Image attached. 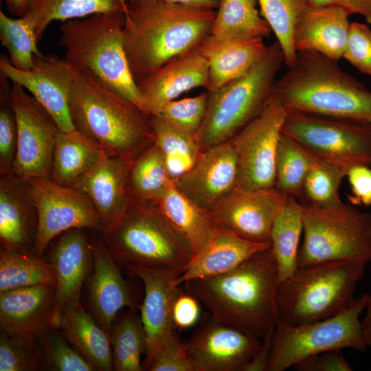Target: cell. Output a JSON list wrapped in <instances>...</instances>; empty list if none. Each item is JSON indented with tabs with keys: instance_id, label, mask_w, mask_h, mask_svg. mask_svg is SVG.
Listing matches in <instances>:
<instances>
[{
	"instance_id": "1",
	"label": "cell",
	"mask_w": 371,
	"mask_h": 371,
	"mask_svg": "<svg viewBox=\"0 0 371 371\" xmlns=\"http://www.w3.org/2000/svg\"><path fill=\"white\" fill-rule=\"evenodd\" d=\"M216 10L183 3L127 4L123 44L137 87L162 66L198 47L210 34Z\"/></svg>"
},
{
	"instance_id": "2",
	"label": "cell",
	"mask_w": 371,
	"mask_h": 371,
	"mask_svg": "<svg viewBox=\"0 0 371 371\" xmlns=\"http://www.w3.org/2000/svg\"><path fill=\"white\" fill-rule=\"evenodd\" d=\"M278 267L271 247L221 275L190 280L183 290L221 322L263 339L278 321Z\"/></svg>"
},
{
	"instance_id": "3",
	"label": "cell",
	"mask_w": 371,
	"mask_h": 371,
	"mask_svg": "<svg viewBox=\"0 0 371 371\" xmlns=\"http://www.w3.org/2000/svg\"><path fill=\"white\" fill-rule=\"evenodd\" d=\"M69 106L76 130L109 156L131 164L155 142L150 117L87 71L78 69Z\"/></svg>"
},
{
	"instance_id": "4",
	"label": "cell",
	"mask_w": 371,
	"mask_h": 371,
	"mask_svg": "<svg viewBox=\"0 0 371 371\" xmlns=\"http://www.w3.org/2000/svg\"><path fill=\"white\" fill-rule=\"evenodd\" d=\"M337 61L312 50L297 52L293 65L276 79L274 95L286 111L371 124V91Z\"/></svg>"
},
{
	"instance_id": "5",
	"label": "cell",
	"mask_w": 371,
	"mask_h": 371,
	"mask_svg": "<svg viewBox=\"0 0 371 371\" xmlns=\"http://www.w3.org/2000/svg\"><path fill=\"white\" fill-rule=\"evenodd\" d=\"M124 12L115 11L65 21L60 26L59 45L74 67L90 72L143 111L124 49Z\"/></svg>"
},
{
	"instance_id": "6",
	"label": "cell",
	"mask_w": 371,
	"mask_h": 371,
	"mask_svg": "<svg viewBox=\"0 0 371 371\" xmlns=\"http://www.w3.org/2000/svg\"><path fill=\"white\" fill-rule=\"evenodd\" d=\"M119 265L183 269L194 256L189 240L157 206L129 202L120 218L102 233Z\"/></svg>"
},
{
	"instance_id": "7",
	"label": "cell",
	"mask_w": 371,
	"mask_h": 371,
	"mask_svg": "<svg viewBox=\"0 0 371 371\" xmlns=\"http://www.w3.org/2000/svg\"><path fill=\"white\" fill-rule=\"evenodd\" d=\"M367 262L332 261L298 267L281 282L277 294L279 320L291 325L328 319L352 304Z\"/></svg>"
},
{
	"instance_id": "8",
	"label": "cell",
	"mask_w": 371,
	"mask_h": 371,
	"mask_svg": "<svg viewBox=\"0 0 371 371\" xmlns=\"http://www.w3.org/2000/svg\"><path fill=\"white\" fill-rule=\"evenodd\" d=\"M284 56L276 41L244 76L208 92L206 114L198 134L201 152L231 139L256 118L273 94Z\"/></svg>"
},
{
	"instance_id": "9",
	"label": "cell",
	"mask_w": 371,
	"mask_h": 371,
	"mask_svg": "<svg viewBox=\"0 0 371 371\" xmlns=\"http://www.w3.org/2000/svg\"><path fill=\"white\" fill-rule=\"evenodd\" d=\"M300 205L304 238L298 267L332 261L371 262L370 213L344 202L322 207Z\"/></svg>"
},
{
	"instance_id": "10",
	"label": "cell",
	"mask_w": 371,
	"mask_h": 371,
	"mask_svg": "<svg viewBox=\"0 0 371 371\" xmlns=\"http://www.w3.org/2000/svg\"><path fill=\"white\" fill-rule=\"evenodd\" d=\"M368 295L362 294L347 309L326 319L298 325L278 319L272 335L267 371H284L308 357L327 350H365L359 317Z\"/></svg>"
},
{
	"instance_id": "11",
	"label": "cell",
	"mask_w": 371,
	"mask_h": 371,
	"mask_svg": "<svg viewBox=\"0 0 371 371\" xmlns=\"http://www.w3.org/2000/svg\"><path fill=\"white\" fill-rule=\"evenodd\" d=\"M281 132L317 161L346 172L371 165V124L335 117L286 111Z\"/></svg>"
},
{
	"instance_id": "12",
	"label": "cell",
	"mask_w": 371,
	"mask_h": 371,
	"mask_svg": "<svg viewBox=\"0 0 371 371\" xmlns=\"http://www.w3.org/2000/svg\"><path fill=\"white\" fill-rule=\"evenodd\" d=\"M24 182L37 214L35 254L42 256L54 238L69 229L102 232L100 218L85 194L49 178H34Z\"/></svg>"
},
{
	"instance_id": "13",
	"label": "cell",
	"mask_w": 371,
	"mask_h": 371,
	"mask_svg": "<svg viewBox=\"0 0 371 371\" xmlns=\"http://www.w3.org/2000/svg\"><path fill=\"white\" fill-rule=\"evenodd\" d=\"M286 114L273 94L260 113L231 139L238 157L236 187L258 190L275 186L277 149Z\"/></svg>"
},
{
	"instance_id": "14",
	"label": "cell",
	"mask_w": 371,
	"mask_h": 371,
	"mask_svg": "<svg viewBox=\"0 0 371 371\" xmlns=\"http://www.w3.org/2000/svg\"><path fill=\"white\" fill-rule=\"evenodd\" d=\"M11 105L18 133L12 173L23 181L49 178L57 133L48 111L20 85L12 82Z\"/></svg>"
},
{
	"instance_id": "15",
	"label": "cell",
	"mask_w": 371,
	"mask_h": 371,
	"mask_svg": "<svg viewBox=\"0 0 371 371\" xmlns=\"http://www.w3.org/2000/svg\"><path fill=\"white\" fill-rule=\"evenodd\" d=\"M0 71L28 91L54 119L60 131L76 130L69 111V94L78 69L65 58L56 54L34 56L33 67L20 70L3 55Z\"/></svg>"
},
{
	"instance_id": "16",
	"label": "cell",
	"mask_w": 371,
	"mask_h": 371,
	"mask_svg": "<svg viewBox=\"0 0 371 371\" xmlns=\"http://www.w3.org/2000/svg\"><path fill=\"white\" fill-rule=\"evenodd\" d=\"M261 343L207 312L183 345L196 371H241Z\"/></svg>"
},
{
	"instance_id": "17",
	"label": "cell",
	"mask_w": 371,
	"mask_h": 371,
	"mask_svg": "<svg viewBox=\"0 0 371 371\" xmlns=\"http://www.w3.org/2000/svg\"><path fill=\"white\" fill-rule=\"evenodd\" d=\"M287 199L274 187L258 190L235 187L210 212L216 225L248 240L271 245L273 222Z\"/></svg>"
},
{
	"instance_id": "18",
	"label": "cell",
	"mask_w": 371,
	"mask_h": 371,
	"mask_svg": "<svg viewBox=\"0 0 371 371\" xmlns=\"http://www.w3.org/2000/svg\"><path fill=\"white\" fill-rule=\"evenodd\" d=\"M128 274L139 279L144 288V299L139 306L146 335V350L144 368L167 339L175 334L172 319L175 301L183 290L174 284L182 269H161L129 267Z\"/></svg>"
},
{
	"instance_id": "19",
	"label": "cell",
	"mask_w": 371,
	"mask_h": 371,
	"mask_svg": "<svg viewBox=\"0 0 371 371\" xmlns=\"http://www.w3.org/2000/svg\"><path fill=\"white\" fill-rule=\"evenodd\" d=\"M238 157L231 139L202 151L192 166L173 180L177 189L211 212L236 185Z\"/></svg>"
},
{
	"instance_id": "20",
	"label": "cell",
	"mask_w": 371,
	"mask_h": 371,
	"mask_svg": "<svg viewBox=\"0 0 371 371\" xmlns=\"http://www.w3.org/2000/svg\"><path fill=\"white\" fill-rule=\"evenodd\" d=\"M91 244L93 265L85 282L87 304L91 315L110 334L120 312L124 308L137 310L140 304L102 239Z\"/></svg>"
},
{
	"instance_id": "21",
	"label": "cell",
	"mask_w": 371,
	"mask_h": 371,
	"mask_svg": "<svg viewBox=\"0 0 371 371\" xmlns=\"http://www.w3.org/2000/svg\"><path fill=\"white\" fill-rule=\"evenodd\" d=\"M56 285L38 284L0 292V327L31 348L52 326Z\"/></svg>"
},
{
	"instance_id": "22",
	"label": "cell",
	"mask_w": 371,
	"mask_h": 371,
	"mask_svg": "<svg viewBox=\"0 0 371 371\" xmlns=\"http://www.w3.org/2000/svg\"><path fill=\"white\" fill-rule=\"evenodd\" d=\"M199 46L168 62L137 85L147 115L156 114L184 92L206 88L208 63Z\"/></svg>"
},
{
	"instance_id": "23",
	"label": "cell",
	"mask_w": 371,
	"mask_h": 371,
	"mask_svg": "<svg viewBox=\"0 0 371 371\" xmlns=\"http://www.w3.org/2000/svg\"><path fill=\"white\" fill-rule=\"evenodd\" d=\"M130 164L103 150L96 164L71 188L87 196L102 223L101 233L113 226L129 204L127 177Z\"/></svg>"
},
{
	"instance_id": "24",
	"label": "cell",
	"mask_w": 371,
	"mask_h": 371,
	"mask_svg": "<svg viewBox=\"0 0 371 371\" xmlns=\"http://www.w3.org/2000/svg\"><path fill=\"white\" fill-rule=\"evenodd\" d=\"M48 262L56 273L54 309L80 300L83 285L93 265L91 242L84 229H72L61 234L52 248Z\"/></svg>"
},
{
	"instance_id": "25",
	"label": "cell",
	"mask_w": 371,
	"mask_h": 371,
	"mask_svg": "<svg viewBox=\"0 0 371 371\" xmlns=\"http://www.w3.org/2000/svg\"><path fill=\"white\" fill-rule=\"evenodd\" d=\"M37 214L25 183L12 172L0 179L1 249L34 253Z\"/></svg>"
},
{
	"instance_id": "26",
	"label": "cell",
	"mask_w": 371,
	"mask_h": 371,
	"mask_svg": "<svg viewBox=\"0 0 371 371\" xmlns=\"http://www.w3.org/2000/svg\"><path fill=\"white\" fill-rule=\"evenodd\" d=\"M270 247L271 245L248 240L216 225L208 243L193 256L174 280V284L180 286L190 280L221 275Z\"/></svg>"
},
{
	"instance_id": "27",
	"label": "cell",
	"mask_w": 371,
	"mask_h": 371,
	"mask_svg": "<svg viewBox=\"0 0 371 371\" xmlns=\"http://www.w3.org/2000/svg\"><path fill=\"white\" fill-rule=\"evenodd\" d=\"M199 49L208 63L206 89L213 91L247 74L268 46L262 38L216 39L208 35Z\"/></svg>"
},
{
	"instance_id": "28",
	"label": "cell",
	"mask_w": 371,
	"mask_h": 371,
	"mask_svg": "<svg viewBox=\"0 0 371 371\" xmlns=\"http://www.w3.org/2000/svg\"><path fill=\"white\" fill-rule=\"evenodd\" d=\"M349 15L335 5L311 7L295 26L296 52L312 50L337 60L343 58L351 23Z\"/></svg>"
},
{
	"instance_id": "29",
	"label": "cell",
	"mask_w": 371,
	"mask_h": 371,
	"mask_svg": "<svg viewBox=\"0 0 371 371\" xmlns=\"http://www.w3.org/2000/svg\"><path fill=\"white\" fill-rule=\"evenodd\" d=\"M58 328L97 370H113L110 334L85 311L80 300L67 302L61 307Z\"/></svg>"
},
{
	"instance_id": "30",
	"label": "cell",
	"mask_w": 371,
	"mask_h": 371,
	"mask_svg": "<svg viewBox=\"0 0 371 371\" xmlns=\"http://www.w3.org/2000/svg\"><path fill=\"white\" fill-rule=\"evenodd\" d=\"M103 148L77 130L56 134L49 179L71 187L98 161Z\"/></svg>"
},
{
	"instance_id": "31",
	"label": "cell",
	"mask_w": 371,
	"mask_h": 371,
	"mask_svg": "<svg viewBox=\"0 0 371 371\" xmlns=\"http://www.w3.org/2000/svg\"><path fill=\"white\" fill-rule=\"evenodd\" d=\"M158 207L189 240L194 256L206 245L216 226L211 212L179 192L172 179Z\"/></svg>"
},
{
	"instance_id": "32",
	"label": "cell",
	"mask_w": 371,
	"mask_h": 371,
	"mask_svg": "<svg viewBox=\"0 0 371 371\" xmlns=\"http://www.w3.org/2000/svg\"><path fill=\"white\" fill-rule=\"evenodd\" d=\"M171 180L164 157L153 144L130 164L127 177L129 201L158 207Z\"/></svg>"
},
{
	"instance_id": "33",
	"label": "cell",
	"mask_w": 371,
	"mask_h": 371,
	"mask_svg": "<svg viewBox=\"0 0 371 371\" xmlns=\"http://www.w3.org/2000/svg\"><path fill=\"white\" fill-rule=\"evenodd\" d=\"M257 0H220L209 36L216 39L269 37L272 32Z\"/></svg>"
},
{
	"instance_id": "34",
	"label": "cell",
	"mask_w": 371,
	"mask_h": 371,
	"mask_svg": "<svg viewBox=\"0 0 371 371\" xmlns=\"http://www.w3.org/2000/svg\"><path fill=\"white\" fill-rule=\"evenodd\" d=\"M127 11L122 0H28L25 16L35 27L38 42L49 24L67 21L99 12Z\"/></svg>"
},
{
	"instance_id": "35",
	"label": "cell",
	"mask_w": 371,
	"mask_h": 371,
	"mask_svg": "<svg viewBox=\"0 0 371 371\" xmlns=\"http://www.w3.org/2000/svg\"><path fill=\"white\" fill-rule=\"evenodd\" d=\"M302 232L301 205L297 200L288 198L273 222L270 235L280 283L298 268V245Z\"/></svg>"
},
{
	"instance_id": "36",
	"label": "cell",
	"mask_w": 371,
	"mask_h": 371,
	"mask_svg": "<svg viewBox=\"0 0 371 371\" xmlns=\"http://www.w3.org/2000/svg\"><path fill=\"white\" fill-rule=\"evenodd\" d=\"M155 137L172 179L188 170L201 153L197 137L181 130L157 115L150 116Z\"/></svg>"
},
{
	"instance_id": "37",
	"label": "cell",
	"mask_w": 371,
	"mask_h": 371,
	"mask_svg": "<svg viewBox=\"0 0 371 371\" xmlns=\"http://www.w3.org/2000/svg\"><path fill=\"white\" fill-rule=\"evenodd\" d=\"M113 370L142 371L141 358L146 354V335L137 310L120 312L110 332Z\"/></svg>"
},
{
	"instance_id": "38",
	"label": "cell",
	"mask_w": 371,
	"mask_h": 371,
	"mask_svg": "<svg viewBox=\"0 0 371 371\" xmlns=\"http://www.w3.org/2000/svg\"><path fill=\"white\" fill-rule=\"evenodd\" d=\"M53 265L34 253L1 249L0 292L38 284L56 285Z\"/></svg>"
},
{
	"instance_id": "39",
	"label": "cell",
	"mask_w": 371,
	"mask_h": 371,
	"mask_svg": "<svg viewBox=\"0 0 371 371\" xmlns=\"http://www.w3.org/2000/svg\"><path fill=\"white\" fill-rule=\"evenodd\" d=\"M317 160L290 137L281 132L276 155L274 188L299 203L308 172Z\"/></svg>"
},
{
	"instance_id": "40",
	"label": "cell",
	"mask_w": 371,
	"mask_h": 371,
	"mask_svg": "<svg viewBox=\"0 0 371 371\" xmlns=\"http://www.w3.org/2000/svg\"><path fill=\"white\" fill-rule=\"evenodd\" d=\"M261 16L269 23L281 46L284 63L290 67L296 59L293 44L296 25L311 8L310 0H257Z\"/></svg>"
},
{
	"instance_id": "41",
	"label": "cell",
	"mask_w": 371,
	"mask_h": 371,
	"mask_svg": "<svg viewBox=\"0 0 371 371\" xmlns=\"http://www.w3.org/2000/svg\"><path fill=\"white\" fill-rule=\"evenodd\" d=\"M0 39L8 52L11 65L18 69H31L34 56L43 55L37 47L35 27L25 16L10 18L1 10Z\"/></svg>"
},
{
	"instance_id": "42",
	"label": "cell",
	"mask_w": 371,
	"mask_h": 371,
	"mask_svg": "<svg viewBox=\"0 0 371 371\" xmlns=\"http://www.w3.org/2000/svg\"><path fill=\"white\" fill-rule=\"evenodd\" d=\"M346 175V171L334 165L317 161L306 176L300 203L318 207L341 203L339 190Z\"/></svg>"
},
{
	"instance_id": "43",
	"label": "cell",
	"mask_w": 371,
	"mask_h": 371,
	"mask_svg": "<svg viewBox=\"0 0 371 371\" xmlns=\"http://www.w3.org/2000/svg\"><path fill=\"white\" fill-rule=\"evenodd\" d=\"M59 328L49 327L41 336L43 367L53 371H95V367L69 343Z\"/></svg>"
},
{
	"instance_id": "44",
	"label": "cell",
	"mask_w": 371,
	"mask_h": 371,
	"mask_svg": "<svg viewBox=\"0 0 371 371\" xmlns=\"http://www.w3.org/2000/svg\"><path fill=\"white\" fill-rule=\"evenodd\" d=\"M208 92L191 98L172 100L156 114L185 131L197 137L203 122L207 106Z\"/></svg>"
},
{
	"instance_id": "45",
	"label": "cell",
	"mask_w": 371,
	"mask_h": 371,
	"mask_svg": "<svg viewBox=\"0 0 371 371\" xmlns=\"http://www.w3.org/2000/svg\"><path fill=\"white\" fill-rule=\"evenodd\" d=\"M8 78L1 74L0 109V174L12 171L15 160L18 133L14 113L11 105V87Z\"/></svg>"
},
{
	"instance_id": "46",
	"label": "cell",
	"mask_w": 371,
	"mask_h": 371,
	"mask_svg": "<svg viewBox=\"0 0 371 371\" xmlns=\"http://www.w3.org/2000/svg\"><path fill=\"white\" fill-rule=\"evenodd\" d=\"M43 368L39 350L5 333L0 335V371H32Z\"/></svg>"
},
{
	"instance_id": "47",
	"label": "cell",
	"mask_w": 371,
	"mask_h": 371,
	"mask_svg": "<svg viewBox=\"0 0 371 371\" xmlns=\"http://www.w3.org/2000/svg\"><path fill=\"white\" fill-rule=\"evenodd\" d=\"M343 58L371 76V29L368 25L358 22L350 23Z\"/></svg>"
},
{
	"instance_id": "48",
	"label": "cell",
	"mask_w": 371,
	"mask_h": 371,
	"mask_svg": "<svg viewBox=\"0 0 371 371\" xmlns=\"http://www.w3.org/2000/svg\"><path fill=\"white\" fill-rule=\"evenodd\" d=\"M146 370L150 371H196L184 345L179 342L175 334L159 348Z\"/></svg>"
},
{
	"instance_id": "49",
	"label": "cell",
	"mask_w": 371,
	"mask_h": 371,
	"mask_svg": "<svg viewBox=\"0 0 371 371\" xmlns=\"http://www.w3.org/2000/svg\"><path fill=\"white\" fill-rule=\"evenodd\" d=\"M292 368L298 371L352 370L340 350H330L311 355L297 362Z\"/></svg>"
},
{
	"instance_id": "50",
	"label": "cell",
	"mask_w": 371,
	"mask_h": 371,
	"mask_svg": "<svg viewBox=\"0 0 371 371\" xmlns=\"http://www.w3.org/2000/svg\"><path fill=\"white\" fill-rule=\"evenodd\" d=\"M351 187L348 195L354 205L371 206V169L368 166L359 165L350 168L346 175Z\"/></svg>"
},
{
	"instance_id": "51",
	"label": "cell",
	"mask_w": 371,
	"mask_h": 371,
	"mask_svg": "<svg viewBox=\"0 0 371 371\" xmlns=\"http://www.w3.org/2000/svg\"><path fill=\"white\" fill-rule=\"evenodd\" d=\"M200 316L199 301L183 289L173 306L172 319L175 326L179 329L189 328L197 323Z\"/></svg>"
},
{
	"instance_id": "52",
	"label": "cell",
	"mask_w": 371,
	"mask_h": 371,
	"mask_svg": "<svg viewBox=\"0 0 371 371\" xmlns=\"http://www.w3.org/2000/svg\"><path fill=\"white\" fill-rule=\"evenodd\" d=\"M311 7L335 5L340 7L349 14L363 16L371 25V0H310Z\"/></svg>"
},
{
	"instance_id": "53",
	"label": "cell",
	"mask_w": 371,
	"mask_h": 371,
	"mask_svg": "<svg viewBox=\"0 0 371 371\" xmlns=\"http://www.w3.org/2000/svg\"><path fill=\"white\" fill-rule=\"evenodd\" d=\"M273 332V330L262 339L260 347L241 371H267Z\"/></svg>"
},
{
	"instance_id": "54",
	"label": "cell",
	"mask_w": 371,
	"mask_h": 371,
	"mask_svg": "<svg viewBox=\"0 0 371 371\" xmlns=\"http://www.w3.org/2000/svg\"><path fill=\"white\" fill-rule=\"evenodd\" d=\"M366 315L361 321V331L363 341L366 347L371 348V293L366 304Z\"/></svg>"
},
{
	"instance_id": "55",
	"label": "cell",
	"mask_w": 371,
	"mask_h": 371,
	"mask_svg": "<svg viewBox=\"0 0 371 371\" xmlns=\"http://www.w3.org/2000/svg\"><path fill=\"white\" fill-rule=\"evenodd\" d=\"M146 1H164L183 3L216 10L220 0H126L127 4Z\"/></svg>"
},
{
	"instance_id": "56",
	"label": "cell",
	"mask_w": 371,
	"mask_h": 371,
	"mask_svg": "<svg viewBox=\"0 0 371 371\" xmlns=\"http://www.w3.org/2000/svg\"><path fill=\"white\" fill-rule=\"evenodd\" d=\"M8 10L19 17L23 16L25 12L28 0H4Z\"/></svg>"
},
{
	"instance_id": "57",
	"label": "cell",
	"mask_w": 371,
	"mask_h": 371,
	"mask_svg": "<svg viewBox=\"0 0 371 371\" xmlns=\"http://www.w3.org/2000/svg\"><path fill=\"white\" fill-rule=\"evenodd\" d=\"M122 2H123L124 4L127 5V3H126V0H122Z\"/></svg>"
}]
</instances>
